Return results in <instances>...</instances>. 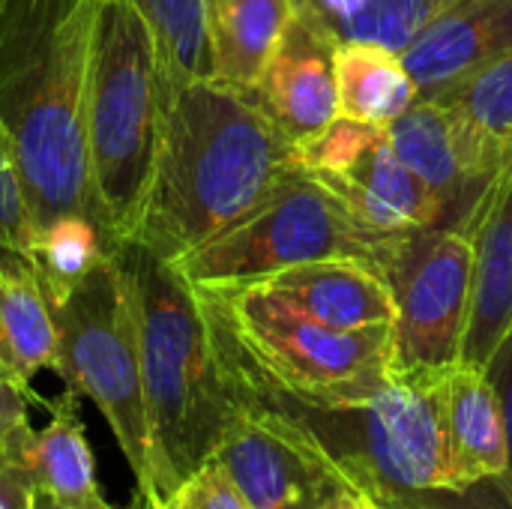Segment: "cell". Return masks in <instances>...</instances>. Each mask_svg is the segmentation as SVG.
I'll use <instances>...</instances> for the list:
<instances>
[{
    "instance_id": "1",
    "label": "cell",
    "mask_w": 512,
    "mask_h": 509,
    "mask_svg": "<svg viewBox=\"0 0 512 509\" xmlns=\"http://www.w3.org/2000/svg\"><path fill=\"white\" fill-rule=\"evenodd\" d=\"M210 330L234 405L288 432L357 495L405 509H510L495 480L471 495L453 492L444 444V378H393L372 402L315 405L267 378L213 318Z\"/></svg>"
},
{
    "instance_id": "2",
    "label": "cell",
    "mask_w": 512,
    "mask_h": 509,
    "mask_svg": "<svg viewBox=\"0 0 512 509\" xmlns=\"http://www.w3.org/2000/svg\"><path fill=\"white\" fill-rule=\"evenodd\" d=\"M300 168V147L252 90L189 81L168 96L132 240L174 264L255 213Z\"/></svg>"
},
{
    "instance_id": "3",
    "label": "cell",
    "mask_w": 512,
    "mask_h": 509,
    "mask_svg": "<svg viewBox=\"0 0 512 509\" xmlns=\"http://www.w3.org/2000/svg\"><path fill=\"white\" fill-rule=\"evenodd\" d=\"M96 6L99 0L0 3V123L12 135L39 237L60 222L102 228L87 162Z\"/></svg>"
},
{
    "instance_id": "4",
    "label": "cell",
    "mask_w": 512,
    "mask_h": 509,
    "mask_svg": "<svg viewBox=\"0 0 512 509\" xmlns=\"http://www.w3.org/2000/svg\"><path fill=\"white\" fill-rule=\"evenodd\" d=\"M135 309L141 381L153 441L156 509L225 441L240 408L231 399L210 318L186 276L147 246L114 249Z\"/></svg>"
},
{
    "instance_id": "5",
    "label": "cell",
    "mask_w": 512,
    "mask_h": 509,
    "mask_svg": "<svg viewBox=\"0 0 512 509\" xmlns=\"http://www.w3.org/2000/svg\"><path fill=\"white\" fill-rule=\"evenodd\" d=\"M165 105L159 48L138 3L99 0L87 87V162L99 219L114 249L138 228Z\"/></svg>"
},
{
    "instance_id": "6",
    "label": "cell",
    "mask_w": 512,
    "mask_h": 509,
    "mask_svg": "<svg viewBox=\"0 0 512 509\" xmlns=\"http://www.w3.org/2000/svg\"><path fill=\"white\" fill-rule=\"evenodd\" d=\"M198 297L231 342L303 402L360 405L393 384V327H327L279 300L261 282L198 291Z\"/></svg>"
},
{
    "instance_id": "7",
    "label": "cell",
    "mask_w": 512,
    "mask_h": 509,
    "mask_svg": "<svg viewBox=\"0 0 512 509\" xmlns=\"http://www.w3.org/2000/svg\"><path fill=\"white\" fill-rule=\"evenodd\" d=\"M57 327V366L66 390L90 399L114 432L135 474V489L153 504V441L141 381V345L132 294L114 252L99 255L72 285L48 297Z\"/></svg>"
},
{
    "instance_id": "8",
    "label": "cell",
    "mask_w": 512,
    "mask_h": 509,
    "mask_svg": "<svg viewBox=\"0 0 512 509\" xmlns=\"http://www.w3.org/2000/svg\"><path fill=\"white\" fill-rule=\"evenodd\" d=\"M408 237L369 231L327 183L300 168L255 213L174 267L198 291L255 285L288 267L330 258L363 261L387 273Z\"/></svg>"
},
{
    "instance_id": "9",
    "label": "cell",
    "mask_w": 512,
    "mask_h": 509,
    "mask_svg": "<svg viewBox=\"0 0 512 509\" xmlns=\"http://www.w3.org/2000/svg\"><path fill=\"white\" fill-rule=\"evenodd\" d=\"M384 276L396 300L393 378H444L462 363L471 318V231L459 222L411 234Z\"/></svg>"
},
{
    "instance_id": "10",
    "label": "cell",
    "mask_w": 512,
    "mask_h": 509,
    "mask_svg": "<svg viewBox=\"0 0 512 509\" xmlns=\"http://www.w3.org/2000/svg\"><path fill=\"white\" fill-rule=\"evenodd\" d=\"M213 459L252 509H327L354 492L324 459L249 411L237 414Z\"/></svg>"
},
{
    "instance_id": "11",
    "label": "cell",
    "mask_w": 512,
    "mask_h": 509,
    "mask_svg": "<svg viewBox=\"0 0 512 509\" xmlns=\"http://www.w3.org/2000/svg\"><path fill=\"white\" fill-rule=\"evenodd\" d=\"M336 48L339 42L318 21L294 9L282 42L252 87L261 108L297 147L318 138L339 117Z\"/></svg>"
},
{
    "instance_id": "12",
    "label": "cell",
    "mask_w": 512,
    "mask_h": 509,
    "mask_svg": "<svg viewBox=\"0 0 512 509\" xmlns=\"http://www.w3.org/2000/svg\"><path fill=\"white\" fill-rule=\"evenodd\" d=\"M396 156L444 201L447 225H459L492 183L462 114L441 99H417L387 126Z\"/></svg>"
},
{
    "instance_id": "13",
    "label": "cell",
    "mask_w": 512,
    "mask_h": 509,
    "mask_svg": "<svg viewBox=\"0 0 512 509\" xmlns=\"http://www.w3.org/2000/svg\"><path fill=\"white\" fill-rule=\"evenodd\" d=\"M474 240V300L462 363L486 369L512 327V165H507L462 219Z\"/></svg>"
},
{
    "instance_id": "14",
    "label": "cell",
    "mask_w": 512,
    "mask_h": 509,
    "mask_svg": "<svg viewBox=\"0 0 512 509\" xmlns=\"http://www.w3.org/2000/svg\"><path fill=\"white\" fill-rule=\"evenodd\" d=\"M512 48V0H453L402 51L420 99H435Z\"/></svg>"
},
{
    "instance_id": "15",
    "label": "cell",
    "mask_w": 512,
    "mask_h": 509,
    "mask_svg": "<svg viewBox=\"0 0 512 509\" xmlns=\"http://www.w3.org/2000/svg\"><path fill=\"white\" fill-rule=\"evenodd\" d=\"M315 177L327 183L339 201L381 237H408L450 222L444 201L396 156L387 129L348 171Z\"/></svg>"
},
{
    "instance_id": "16",
    "label": "cell",
    "mask_w": 512,
    "mask_h": 509,
    "mask_svg": "<svg viewBox=\"0 0 512 509\" xmlns=\"http://www.w3.org/2000/svg\"><path fill=\"white\" fill-rule=\"evenodd\" d=\"M261 285L297 312L336 330L393 327L396 318L387 276L378 267L351 258L288 267Z\"/></svg>"
},
{
    "instance_id": "17",
    "label": "cell",
    "mask_w": 512,
    "mask_h": 509,
    "mask_svg": "<svg viewBox=\"0 0 512 509\" xmlns=\"http://www.w3.org/2000/svg\"><path fill=\"white\" fill-rule=\"evenodd\" d=\"M444 444L453 492L471 495L507 471L501 405L483 369L459 363L444 375Z\"/></svg>"
},
{
    "instance_id": "18",
    "label": "cell",
    "mask_w": 512,
    "mask_h": 509,
    "mask_svg": "<svg viewBox=\"0 0 512 509\" xmlns=\"http://www.w3.org/2000/svg\"><path fill=\"white\" fill-rule=\"evenodd\" d=\"M78 399V393L66 390L57 402H45L51 414L45 429H33L27 423L0 456L21 462L30 471L36 492L57 504L99 509L108 501L96 480V459L87 444Z\"/></svg>"
},
{
    "instance_id": "19",
    "label": "cell",
    "mask_w": 512,
    "mask_h": 509,
    "mask_svg": "<svg viewBox=\"0 0 512 509\" xmlns=\"http://www.w3.org/2000/svg\"><path fill=\"white\" fill-rule=\"evenodd\" d=\"M57 366V327L39 270L0 246V369L18 384Z\"/></svg>"
},
{
    "instance_id": "20",
    "label": "cell",
    "mask_w": 512,
    "mask_h": 509,
    "mask_svg": "<svg viewBox=\"0 0 512 509\" xmlns=\"http://www.w3.org/2000/svg\"><path fill=\"white\" fill-rule=\"evenodd\" d=\"M213 78L252 90L282 42L294 0H204Z\"/></svg>"
},
{
    "instance_id": "21",
    "label": "cell",
    "mask_w": 512,
    "mask_h": 509,
    "mask_svg": "<svg viewBox=\"0 0 512 509\" xmlns=\"http://www.w3.org/2000/svg\"><path fill=\"white\" fill-rule=\"evenodd\" d=\"M420 99L402 54L384 45L348 42L336 48L339 117L387 129Z\"/></svg>"
},
{
    "instance_id": "22",
    "label": "cell",
    "mask_w": 512,
    "mask_h": 509,
    "mask_svg": "<svg viewBox=\"0 0 512 509\" xmlns=\"http://www.w3.org/2000/svg\"><path fill=\"white\" fill-rule=\"evenodd\" d=\"M453 0H294L339 45L366 42L402 54Z\"/></svg>"
},
{
    "instance_id": "23",
    "label": "cell",
    "mask_w": 512,
    "mask_h": 509,
    "mask_svg": "<svg viewBox=\"0 0 512 509\" xmlns=\"http://www.w3.org/2000/svg\"><path fill=\"white\" fill-rule=\"evenodd\" d=\"M435 99L462 114L492 180L512 165V48Z\"/></svg>"
},
{
    "instance_id": "24",
    "label": "cell",
    "mask_w": 512,
    "mask_h": 509,
    "mask_svg": "<svg viewBox=\"0 0 512 509\" xmlns=\"http://www.w3.org/2000/svg\"><path fill=\"white\" fill-rule=\"evenodd\" d=\"M135 3L147 18L159 48L165 96H171L177 87L189 81L213 78L204 0H135Z\"/></svg>"
},
{
    "instance_id": "25",
    "label": "cell",
    "mask_w": 512,
    "mask_h": 509,
    "mask_svg": "<svg viewBox=\"0 0 512 509\" xmlns=\"http://www.w3.org/2000/svg\"><path fill=\"white\" fill-rule=\"evenodd\" d=\"M0 246L18 255L36 258L39 249V228L33 219L24 171L12 144L9 129L0 123Z\"/></svg>"
},
{
    "instance_id": "26",
    "label": "cell",
    "mask_w": 512,
    "mask_h": 509,
    "mask_svg": "<svg viewBox=\"0 0 512 509\" xmlns=\"http://www.w3.org/2000/svg\"><path fill=\"white\" fill-rule=\"evenodd\" d=\"M381 132L384 129H378V126L357 123V120H348V117H336L318 138H312L309 144L300 147L303 168L312 171V174L348 171Z\"/></svg>"
},
{
    "instance_id": "27",
    "label": "cell",
    "mask_w": 512,
    "mask_h": 509,
    "mask_svg": "<svg viewBox=\"0 0 512 509\" xmlns=\"http://www.w3.org/2000/svg\"><path fill=\"white\" fill-rule=\"evenodd\" d=\"M156 509H252L216 459H207Z\"/></svg>"
},
{
    "instance_id": "28",
    "label": "cell",
    "mask_w": 512,
    "mask_h": 509,
    "mask_svg": "<svg viewBox=\"0 0 512 509\" xmlns=\"http://www.w3.org/2000/svg\"><path fill=\"white\" fill-rule=\"evenodd\" d=\"M483 372L495 387V396L501 405V420H504V441H507V471L495 480V486L501 489L504 501L512 509V327L501 339V345L495 348V354Z\"/></svg>"
},
{
    "instance_id": "29",
    "label": "cell",
    "mask_w": 512,
    "mask_h": 509,
    "mask_svg": "<svg viewBox=\"0 0 512 509\" xmlns=\"http://www.w3.org/2000/svg\"><path fill=\"white\" fill-rule=\"evenodd\" d=\"M45 405L30 387L18 384L15 378H9L0 369V453L6 450V444L18 435V429H24L30 423L27 411L30 405Z\"/></svg>"
},
{
    "instance_id": "30",
    "label": "cell",
    "mask_w": 512,
    "mask_h": 509,
    "mask_svg": "<svg viewBox=\"0 0 512 509\" xmlns=\"http://www.w3.org/2000/svg\"><path fill=\"white\" fill-rule=\"evenodd\" d=\"M36 498V483L30 471L15 462L0 456V509H33Z\"/></svg>"
},
{
    "instance_id": "31",
    "label": "cell",
    "mask_w": 512,
    "mask_h": 509,
    "mask_svg": "<svg viewBox=\"0 0 512 509\" xmlns=\"http://www.w3.org/2000/svg\"><path fill=\"white\" fill-rule=\"evenodd\" d=\"M327 509H378L375 501H369L366 495H357V492H345L342 498H336Z\"/></svg>"
},
{
    "instance_id": "32",
    "label": "cell",
    "mask_w": 512,
    "mask_h": 509,
    "mask_svg": "<svg viewBox=\"0 0 512 509\" xmlns=\"http://www.w3.org/2000/svg\"><path fill=\"white\" fill-rule=\"evenodd\" d=\"M33 509H87V507H66V504H57L54 498H48V495L36 492V498H33ZM99 509H120V507L105 504V507H99ZM129 509H135V507H129Z\"/></svg>"
},
{
    "instance_id": "33",
    "label": "cell",
    "mask_w": 512,
    "mask_h": 509,
    "mask_svg": "<svg viewBox=\"0 0 512 509\" xmlns=\"http://www.w3.org/2000/svg\"><path fill=\"white\" fill-rule=\"evenodd\" d=\"M378 509H405V507H396V504H375Z\"/></svg>"
},
{
    "instance_id": "34",
    "label": "cell",
    "mask_w": 512,
    "mask_h": 509,
    "mask_svg": "<svg viewBox=\"0 0 512 509\" xmlns=\"http://www.w3.org/2000/svg\"><path fill=\"white\" fill-rule=\"evenodd\" d=\"M0 3H3V0H0Z\"/></svg>"
}]
</instances>
